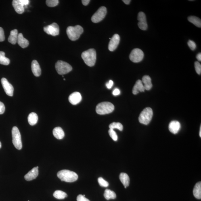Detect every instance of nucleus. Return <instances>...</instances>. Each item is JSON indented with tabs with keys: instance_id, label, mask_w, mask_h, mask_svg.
<instances>
[{
	"instance_id": "nucleus-31",
	"label": "nucleus",
	"mask_w": 201,
	"mask_h": 201,
	"mask_svg": "<svg viewBox=\"0 0 201 201\" xmlns=\"http://www.w3.org/2000/svg\"><path fill=\"white\" fill-rule=\"evenodd\" d=\"M109 127L110 129L114 130V129H116L119 130L121 131H122L123 130V126L120 122H112L110 124Z\"/></svg>"
},
{
	"instance_id": "nucleus-22",
	"label": "nucleus",
	"mask_w": 201,
	"mask_h": 201,
	"mask_svg": "<svg viewBox=\"0 0 201 201\" xmlns=\"http://www.w3.org/2000/svg\"><path fill=\"white\" fill-rule=\"evenodd\" d=\"M53 135L58 139H62L65 136V133L62 128L58 127L54 128L53 131Z\"/></svg>"
},
{
	"instance_id": "nucleus-23",
	"label": "nucleus",
	"mask_w": 201,
	"mask_h": 201,
	"mask_svg": "<svg viewBox=\"0 0 201 201\" xmlns=\"http://www.w3.org/2000/svg\"><path fill=\"white\" fill-rule=\"evenodd\" d=\"M18 31L17 29H14L11 31L10 32V36H9L8 41L9 43L15 45L17 42V39L18 37Z\"/></svg>"
},
{
	"instance_id": "nucleus-45",
	"label": "nucleus",
	"mask_w": 201,
	"mask_h": 201,
	"mask_svg": "<svg viewBox=\"0 0 201 201\" xmlns=\"http://www.w3.org/2000/svg\"><path fill=\"white\" fill-rule=\"evenodd\" d=\"M122 1H123L124 3H125L126 4L129 5L130 2H131V1H130V0H123Z\"/></svg>"
},
{
	"instance_id": "nucleus-7",
	"label": "nucleus",
	"mask_w": 201,
	"mask_h": 201,
	"mask_svg": "<svg viewBox=\"0 0 201 201\" xmlns=\"http://www.w3.org/2000/svg\"><path fill=\"white\" fill-rule=\"evenodd\" d=\"M12 135L13 145L15 148L18 150H21L22 148V138L20 131L16 126L12 128Z\"/></svg>"
},
{
	"instance_id": "nucleus-5",
	"label": "nucleus",
	"mask_w": 201,
	"mask_h": 201,
	"mask_svg": "<svg viewBox=\"0 0 201 201\" xmlns=\"http://www.w3.org/2000/svg\"><path fill=\"white\" fill-rule=\"evenodd\" d=\"M153 115V111L150 107H147L141 112L139 117L141 123L147 125L151 121Z\"/></svg>"
},
{
	"instance_id": "nucleus-28",
	"label": "nucleus",
	"mask_w": 201,
	"mask_h": 201,
	"mask_svg": "<svg viewBox=\"0 0 201 201\" xmlns=\"http://www.w3.org/2000/svg\"><path fill=\"white\" fill-rule=\"evenodd\" d=\"M189 22L192 23V24L198 27L201 28V20L200 19L195 16H190L188 18Z\"/></svg>"
},
{
	"instance_id": "nucleus-39",
	"label": "nucleus",
	"mask_w": 201,
	"mask_h": 201,
	"mask_svg": "<svg viewBox=\"0 0 201 201\" xmlns=\"http://www.w3.org/2000/svg\"><path fill=\"white\" fill-rule=\"evenodd\" d=\"M5 106L3 103L0 101V114L4 113L5 111Z\"/></svg>"
},
{
	"instance_id": "nucleus-40",
	"label": "nucleus",
	"mask_w": 201,
	"mask_h": 201,
	"mask_svg": "<svg viewBox=\"0 0 201 201\" xmlns=\"http://www.w3.org/2000/svg\"><path fill=\"white\" fill-rule=\"evenodd\" d=\"M113 85V82L112 80H110L108 83H107L106 84L107 89H111L112 88Z\"/></svg>"
},
{
	"instance_id": "nucleus-37",
	"label": "nucleus",
	"mask_w": 201,
	"mask_h": 201,
	"mask_svg": "<svg viewBox=\"0 0 201 201\" xmlns=\"http://www.w3.org/2000/svg\"><path fill=\"white\" fill-rule=\"evenodd\" d=\"M5 37L3 29L0 27V42L4 41Z\"/></svg>"
},
{
	"instance_id": "nucleus-10",
	"label": "nucleus",
	"mask_w": 201,
	"mask_h": 201,
	"mask_svg": "<svg viewBox=\"0 0 201 201\" xmlns=\"http://www.w3.org/2000/svg\"><path fill=\"white\" fill-rule=\"evenodd\" d=\"M44 31L46 33L53 36L58 35L59 34V26L56 23L44 27Z\"/></svg>"
},
{
	"instance_id": "nucleus-29",
	"label": "nucleus",
	"mask_w": 201,
	"mask_h": 201,
	"mask_svg": "<svg viewBox=\"0 0 201 201\" xmlns=\"http://www.w3.org/2000/svg\"><path fill=\"white\" fill-rule=\"evenodd\" d=\"M53 196L58 199H64L68 196L66 193L61 190H56L53 193Z\"/></svg>"
},
{
	"instance_id": "nucleus-15",
	"label": "nucleus",
	"mask_w": 201,
	"mask_h": 201,
	"mask_svg": "<svg viewBox=\"0 0 201 201\" xmlns=\"http://www.w3.org/2000/svg\"><path fill=\"white\" fill-rule=\"evenodd\" d=\"M39 167H34L24 176L26 181H30L35 179L39 175Z\"/></svg>"
},
{
	"instance_id": "nucleus-24",
	"label": "nucleus",
	"mask_w": 201,
	"mask_h": 201,
	"mask_svg": "<svg viewBox=\"0 0 201 201\" xmlns=\"http://www.w3.org/2000/svg\"><path fill=\"white\" fill-rule=\"evenodd\" d=\"M119 179L125 189L129 186L130 179L129 176L127 174L125 173H121L119 176Z\"/></svg>"
},
{
	"instance_id": "nucleus-44",
	"label": "nucleus",
	"mask_w": 201,
	"mask_h": 201,
	"mask_svg": "<svg viewBox=\"0 0 201 201\" xmlns=\"http://www.w3.org/2000/svg\"><path fill=\"white\" fill-rule=\"evenodd\" d=\"M196 58L199 61H200V62H201V53H199L198 54V55H196Z\"/></svg>"
},
{
	"instance_id": "nucleus-27",
	"label": "nucleus",
	"mask_w": 201,
	"mask_h": 201,
	"mask_svg": "<svg viewBox=\"0 0 201 201\" xmlns=\"http://www.w3.org/2000/svg\"><path fill=\"white\" fill-rule=\"evenodd\" d=\"M104 195V198L107 200H109L110 199H114L116 198V195L114 191L108 189L105 190Z\"/></svg>"
},
{
	"instance_id": "nucleus-32",
	"label": "nucleus",
	"mask_w": 201,
	"mask_h": 201,
	"mask_svg": "<svg viewBox=\"0 0 201 201\" xmlns=\"http://www.w3.org/2000/svg\"><path fill=\"white\" fill-rule=\"evenodd\" d=\"M59 1L58 0H47L46 1V3L48 7H53L58 5Z\"/></svg>"
},
{
	"instance_id": "nucleus-35",
	"label": "nucleus",
	"mask_w": 201,
	"mask_h": 201,
	"mask_svg": "<svg viewBox=\"0 0 201 201\" xmlns=\"http://www.w3.org/2000/svg\"><path fill=\"white\" fill-rule=\"evenodd\" d=\"M195 70H196L197 73L199 75L201 74V65L199 62H196L194 64Z\"/></svg>"
},
{
	"instance_id": "nucleus-12",
	"label": "nucleus",
	"mask_w": 201,
	"mask_h": 201,
	"mask_svg": "<svg viewBox=\"0 0 201 201\" xmlns=\"http://www.w3.org/2000/svg\"><path fill=\"white\" fill-rule=\"evenodd\" d=\"M137 20L139 21L138 23L139 28L142 30H146L147 28V24L146 22V17L144 12H139L137 16Z\"/></svg>"
},
{
	"instance_id": "nucleus-8",
	"label": "nucleus",
	"mask_w": 201,
	"mask_h": 201,
	"mask_svg": "<svg viewBox=\"0 0 201 201\" xmlns=\"http://www.w3.org/2000/svg\"><path fill=\"white\" fill-rule=\"evenodd\" d=\"M107 13V9L105 7H101L99 8L91 18L92 22L98 23L104 19Z\"/></svg>"
},
{
	"instance_id": "nucleus-3",
	"label": "nucleus",
	"mask_w": 201,
	"mask_h": 201,
	"mask_svg": "<svg viewBox=\"0 0 201 201\" xmlns=\"http://www.w3.org/2000/svg\"><path fill=\"white\" fill-rule=\"evenodd\" d=\"M83 32V28L79 25L68 26L66 30L67 35L72 41H75L79 39Z\"/></svg>"
},
{
	"instance_id": "nucleus-17",
	"label": "nucleus",
	"mask_w": 201,
	"mask_h": 201,
	"mask_svg": "<svg viewBox=\"0 0 201 201\" xmlns=\"http://www.w3.org/2000/svg\"><path fill=\"white\" fill-rule=\"evenodd\" d=\"M12 6L15 11L19 14H22L24 12V5L21 2L20 0H13Z\"/></svg>"
},
{
	"instance_id": "nucleus-30",
	"label": "nucleus",
	"mask_w": 201,
	"mask_h": 201,
	"mask_svg": "<svg viewBox=\"0 0 201 201\" xmlns=\"http://www.w3.org/2000/svg\"><path fill=\"white\" fill-rule=\"evenodd\" d=\"M10 63V60L5 56V53L3 51H0V64L8 65Z\"/></svg>"
},
{
	"instance_id": "nucleus-2",
	"label": "nucleus",
	"mask_w": 201,
	"mask_h": 201,
	"mask_svg": "<svg viewBox=\"0 0 201 201\" xmlns=\"http://www.w3.org/2000/svg\"><path fill=\"white\" fill-rule=\"evenodd\" d=\"M81 56L87 65L90 67L94 65L96 60V52L94 49H89L84 51L82 54Z\"/></svg>"
},
{
	"instance_id": "nucleus-42",
	"label": "nucleus",
	"mask_w": 201,
	"mask_h": 201,
	"mask_svg": "<svg viewBox=\"0 0 201 201\" xmlns=\"http://www.w3.org/2000/svg\"><path fill=\"white\" fill-rule=\"evenodd\" d=\"M20 1L24 6L28 5L30 3V1L28 0H20Z\"/></svg>"
},
{
	"instance_id": "nucleus-14",
	"label": "nucleus",
	"mask_w": 201,
	"mask_h": 201,
	"mask_svg": "<svg viewBox=\"0 0 201 201\" xmlns=\"http://www.w3.org/2000/svg\"><path fill=\"white\" fill-rule=\"evenodd\" d=\"M82 96L80 93L75 92L71 94L69 97V101L71 104L75 105L79 104L82 100Z\"/></svg>"
},
{
	"instance_id": "nucleus-43",
	"label": "nucleus",
	"mask_w": 201,
	"mask_h": 201,
	"mask_svg": "<svg viewBox=\"0 0 201 201\" xmlns=\"http://www.w3.org/2000/svg\"><path fill=\"white\" fill-rule=\"evenodd\" d=\"M90 2V0H82V2L84 6L87 5L89 4Z\"/></svg>"
},
{
	"instance_id": "nucleus-9",
	"label": "nucleus",
	"mask_w": 201,
	"mask_h": 201,
	"mask_svg": "<svg viewBox=\"0 0 201 201\" xmlns=\"http://www.w3.org/2000/svg\"><path fill=\"white\" fill-rule=\"evenodd\" d=\"M144 55V53L141 49H135L130 54L129 58L134 63H138L143 60Z\"/></svg>"
},
{
	"instance_id": "nucleus-34",
	"label": "nucleus",
	"mask_w": 201,
	"mask_h": 201,
	"mask_svg": "<svg viewBox=\"0 0 201 201\" xmlns=\"http://www.w3.org/2000/svg\"><path fill=\"white\" fill-rule=\"evenodd\" d=\"M99 185L102 187H107L108 186L109 184L108 182L103 179L102 177H99L98 179Z\"/></svg>"
},
{
	"instance_id": "nucleus-4",
	"label": "nucleus",
	"mask_w": 201,
	"mask_h": 201,
	"mask_svg": "<svg viewBox=\"0 0 201 201\" xmlns=\"http://www.w3.org/2000/svg\"><path fill=\"white\" fill-rule=\"evenodd\" d=\"M114 106L112 103L104 102L99 103L96 108V112L100 115L108 114L114 111Z\"/></svg>"
},
{
	"instance_id": "nucleus-18",
	"label": "nucleus",
	"mask_w": 201,
	"mask_h": 201,
	"mask_svg": "<svg viewBox=\"0 0 201 201\" xmlns=\"http://www.w3.org/2000/svg\"><path fill=\"white\" fill-rule=\"evenodd\" d=\"M32 71L34 75L36 77H39L41 74V69L37 61L33 60L31 63Z\"/></svg>"
},
{
	"instance_id": "nucleus-48",
	"label": "nucleus",
	"mask_w": 201,
	"mask_h": 201,
	"mask_svg": "<svg viewBox=\"0 0 201 201\" xmlns=\"http://www.w3.org/2000/svg\"><path fill=\"white\" fill-rule=\"evenodd\" d=\"M64 80H65V79H64Z\"/></svg>"
},
{
	"instance_id": "nucleus-19",
	"label": "nucleus",
	"mask_w": 201,
	"mask_h": 201,
	"mask_svg": "<svg viewBox=\"0 0 201 201\" xmlns=\"http://www.w3.org/2000/svg\"><path fill=\"white\" fill-rule=\"evenodd\" d=\"M145 90V88L141 80H137L133 87L132 93L133 94L136 95L140 92H144Z\"/></svg>"
},
{
	"instance_id": "nucleus-1",
	"label": "nucleus",
	"mask_w": 201,
	"mask_h": 201,
	"mask_svg": "<svg viewBox=\"0 0 201 201\" xmlns=\"http://www.w3.org/2000/svg\"><path fill=\"white\" fill-rule=\"evenodd\" d=\"M57 176L61 181L69 183L75 181L78 178L77 174L75 172L66 170L59 171L57 174Z\"/></svg>"
},
{
	"instance_id": "nucleus-46",
	"label": "nucleus",
	"mask_w": 201,
	"mask_h": 201,
	"mask_svg": "<svg viewBox=\"0 0 201 201\" xmlns=\"http://www.w3.org/2000/svg\"><path fill=\"white\" fill-rule=\"evenodd\" d=\"M199 135L200 137H201V127L200 126V132H199Z\"/></svg>"
},
{
	"instance_id": "nucleus-38",
	"label": "nucleus",
	"mask_w": 201,
	"mask_h": 201,
	"mask_svg": "<svg viewBox=\"0 0 201 201\" xmlns=\"http://www.w3.org/2000/svg\"><path fill=\"white\" fill-rule=\"evenodd\" d=\"M77 201H90L82 195H79L77 197Z\"/></svg>"
},
{
	"instance_id": "nucleus-16",
	"label": "nucleus",
	"mask_w": 201,
	"mask_h": 201,
	"mask_svg": "<svg viewBox=\"0 0 201 201\" xmlns=\"http://www.w3.org/2000/svg\"><path fill=\"white\" fill-rule=\"evenodd\" d=\"M181 128V124L177 121H173L170 122L169 130L171 132L174 134L178 133Z\"/></svg>"
},
{
	"instance_id": "nucleus-41",
	"label": "nucleus",
	"mask_w": 201,
	"mask_h": 201,
	"mask_svg": "<svg viewBox=\"0 0 201 201\" xmlns=\"http://www.w3.org/2000/svg\"><path fill=\"white\" fill-rule=\"evenodd\" d=\"M120 93V91L119 89H116L114 90L113 91L112 94L114 96H117L119 95Z\"/></svg>"
},
{
	"instance_id": "nucleus-26",
	"label": "nucleus",
	"mask_w": 201,
	"mask_h": 201,
	"mask_svg": "<svg viewBox=\"0 0 201 201\" xmlns=\"http://www.w3.org/2000/svg\"><path fill=\"white\" fill-rule=\"evenodd\" d=\"M29 123L31 126H34L38 122V117L35 112H31L29 115L28 117Z\"/></svg>"
},
{
	"instance_id": "nucleus-13",
	"label": "nucleus",
	"mask_w": 201,
	"mask_h": 201,
	"mask_svg": "<svg viewBox=\"0 0 201 201\" xmlns=\"http://www.w3.org/2000/svg\"><path fill=\"white\" fill-rule=\"evenodd\" d=\"M120 41V36L118 34H115L109 42L108 47L109 50L111 51L115 50L119 45Z\"/></svg>"
},
{
	"instance_id": "nucleus-36",
	"label": "nucleus",
	"mask_w": 201,
	"mask_h": 201,
	"mask_svg": "<svg viewBox=\"0 0 201 201\" xmlns=\"http://www.w3.org/2000/svg\"><path fill=\"white\" fill-rule=\"evenodd\" d=\"M188 45L189 48L192 50H194L196 49V44L194 41H192V40H189L188 42Z\"/></svg>"
},
{
	"instance_id": "nucleus-11",
	"label": "nucleus",
	"mask_w": 201,
	"mask_h": 201,
	"mask_svg": "<svg viewBox=\"0 0 201 201\" xmlns=\"http://www.w3.org/2000/svg\"><path fill=\"white\" fill-rule=\"evenodd\" d=\"M1 82L6 93L9 96L12 97L13 95V91H14L13 86L5 78H2Z\"/></svg>"
},
{
	"instance_id": "nucleus-47",
	"label": "nucleus",
	"mask_w": 201,
	"mask_h": 201,
	"mask_svg": "<svg viewBox=\"0 0 201 201\" xmlns=\"http://www.w3.org/2000/svg\"><path fill=\"white\" fill-rule=\"evenodd\" d=\"M1 147H2V144L1 141H0V149L1 148Z\"/></svg>"
},
{
	"instance_id": "nucleus-21",
	"label": "nucleus",
	"mask_w": 201,
	"mask_h": 201,
	"mask_svg": "<svg viewBox=\"0 0 201 201\" xmlns=\"http://www.w3.org/2000/svg\"><path fill=\"white\" fill-rule=\"evenodd\" d=\"M17 42L18 45L22 48H26L29 45L28 40L24 37L22 33L18 34Z\"/></svg>"
},
{
	"instance_id": "nucleus-25",
	"label": "nucleus",
	"mask_w": 201,
	"mask_h": 201,
	"mask_svg": "<svg viewBox=\"0 0 201 201\" xmlns=\"http://www.w3.org/2000/svg\"><path fill=\"white\" fill-rule=\"evenodd\" d=\"M193 195L195 198L198 199H201V182L196 184L193 190Z\"/></svg>"
},
{
	"instance_id": "nucleus-20",
	"label": "nucleus",
	"mask_w": 201,
	"mask_h": 201,
	"mask_svg": "<svg viewBox=\"0 0 201 201\" xmlns=\"http://www.w3.org/2000/svg\"><path fill=\"white\" fill-rule=\"evenodd\" d=\"M141 81H142L145 90L149 91L152 89V84L150 76L148 75L143 76Z\"/></svg>"
},
{
	"instance_id": "nucleus-33",
	"label": "nucleus",
	"mask_w": 201,
	"mask_h": 201,
	"mask_svg": "<svg viewBox=\"0 0 201 201\" xmlns=\"http://www.w3.org/2000/svg\"><path fill=\"white\" fill-rule=\"evenodd\" d=\"M108 133L109 135L112 139L113 140L116 141L118 140V136L115 132L114 131V130L109 129L108 131Z\"/></svg>"
},
{
	"instance_id": "nucleus-6",
	"label": "nucleus",
	"mask_w": 201,
	"mask_h": 201,
	"mask_svg": "<svg viewBox=\"0 0 201 201\" xmlns=\"http://www.w3.org/2000/svg\"><path fill=\"white\" fill-rule=\"evenodd\" d=\"M55 68L57 72L60 75L68 74L72 69V67L70 65L62 60L57 61L55 65Z\"/></svg>"
}]
</instances>
